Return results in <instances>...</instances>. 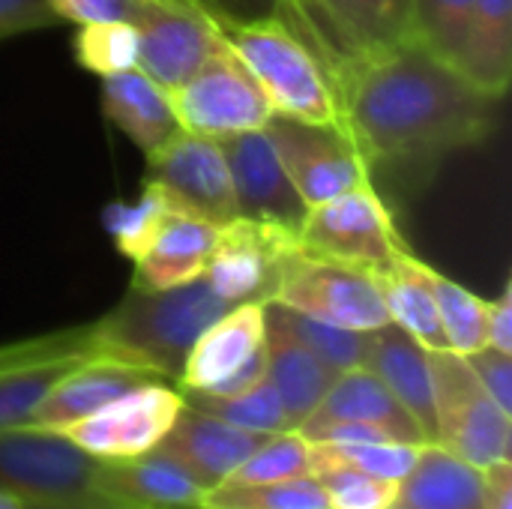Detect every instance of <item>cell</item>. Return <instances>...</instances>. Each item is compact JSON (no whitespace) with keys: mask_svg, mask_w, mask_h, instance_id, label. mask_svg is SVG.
Returning a JSON list of instances; mask_svg holds the SVG:
<instances>
[{"mask_svg":"<svg viewBox=\"0 0 512 509\" xmlns=\"http://www.w3.org/2000/svg\"><path fill=\"white\" fill-rule=\"evenodd\" d=\"M333 96L369 180L408 186L432 177L450 153L486 141L501 108L417 39L354 54L333 75Z\"/></svg>","mask_w":512,"mask_h":509,"instance_id":"1","label":"cell"},{"mask_svg":"<svg viewBox=\"0 0 512 509\" xmlns=\"http://www.w3.org/2000/svg\"><path fill=\"white\" fill-rule=\"evenodd\" d=\"M231 309L207 279H195L165 291L132 288L126 297L102 315L96 339L105 357L153 369L165 381L177 384L195 339Z\"/></svg>","mask_w":512,"mask_h":509,"instance_id":"2","label":"cell"},{"mask_svg":"<svg viewBox=\"0 0 512 509\" xmlns=\"http://www.w3.org/2000/svg\"><path fill=\"white\" fill-rule=\"evenodd\" d=\"M219 30L255 75L276 114L339 123V105L318 57L279 15L252 24H219Z\"/></svg>","mask_w":512,"mask_h":509,"instance_id":"3","label":"cell"},{"mask_svg":"<svg viewBox=\"0 0 512 509\" xmlns=\"http://www.w3.org/2000/svg\"><path fill=\"white\" fill-rule=\"evenodd\" d=\"M435 393V444L486 471L512 462V414L495 405L468 360L456 351H429Z\"/></svg>","mask_w":512,"mask_h":509,"instance_id":"4","label":"cell"},{"mask_svg":"<svg viewBox=\"0 0 512 509\" xmlns=\"http://www.w3.org/2000/svg\"><path fill=\"white\" fill-rule=\"evenodd\" d=\"M102 459L84 453L60 432L15 426L0 429V489L21 501H90L99 495Z\"/></svg>","mask_w":512,"mask_h":509,"instance_id":"5","label":"cell"},{"mask_svg":"<svg viewBox=\"0 0 512 509\" xmlns=\"http://www.w3.org/2000/svg\"><path fill=\"white\" fill-rule=\"evenodd\" d=\"M297 243L309 255L351 264L375 276L384 273L402 249H408L375 183L309 207L297 231Z\"/></svg>","mask_w":512,"mask_h":509,"instance_id":"6","label":"cell"},{"mask_svg":"<svg viewBox=\"0 0 512 509\" xmlns=\"http://www.w3.org/2000/svg\"><path fill=\"white\" fill-rule=\"evenodd\" d=\"M267 303H279L309 318L360 333L378 330L390 321L375 273L318 258L303 249L285 261L276 291Z\"/></svg>","mask_w":512,"mask_h":509,"instance_id":"7","label":"cell"},{"mask_svg":"<svg viewBox=\"0 0 512 509\" xmlns=\"http://www.w3.org/2000/svg\"><path fill=\"white\" fill-rule=\"evenodd\" d=\"M144 189L156 192L177 216H192L216 228L237 219L231 171L216 138L177 132L147 156Z\"/></svg>","mask_w":512,"mask_h":509,"instance_id":"8","label":"cell"},{"mask_svg":"<svg viewBox=\"0 0 512 509\" xmlns=\"http://www.w3.org/2000/svg\"><path fill=\"white\" fill-rule=\"evenodd\" d=\"M168 96L183 132L204 138L264 129L273 114L261 84L228 42L210 54L180 87L168 90Z\"/></svg>","mask_w":512,"mask_h":509,"instance_id":"9","label":"cell"},{"mask_svg":"<svg viewBox=\"0 0 512 509\" xmlns=\"http://www.w3.org/2000/svg\"><path fill=\"white\" fill-rule=\"evenodd\" d=\"M105 357L96 324H75L0 345V429L27 426L36 405L75 369Z\"/></svg>","mask_w":512,"mask_h":509,"instance_id":"10","label":"cell"},{"mask_svg":"<svg viewBox=\"0 0 512 509\" xmlns=\"http://www.w3.org/2000/svg\"><path fill=\"white\" fill-rule=\"evenodd\" d=\"M264 129L306 207H318L372 183L366 162L342 123H309L273 111Z\"/></svg>","mask_w":512,"mask_h":509,"instance_id":"11","label":"cell"},{"mask_svg":"<svg viewBox=\"0 0 512 509\" xmlns=\"http://www.w3.org/2000/svg\"><path fill=\"white\" fill-rule=\"evenodd\" d=\"M132 27L138 36L135 66L162 90L180 87L225 45L216 18L198 0H141Z\"/></svg>","mask_w":512,"mask_h":509,"instance_id":"12","label":"cell"},{"mask_svg":"<svg viewBox=\"0 0 512 509\" xmlns=\"http://www.w3.org/2000/svg\"><path fill=\"white\" fill-rule=\"evenodd\" d=\"M297 249V234L237 216L219 228V240L207 261L204 279L231 306L267 303L276 291L285 261Z\"/></svg>","mask_w":512,"mask_h":509,"instance_id":"13","label":"cell"},{"mask_svg":"<svg viewBox=\"0 0 512 509\" xmlns=\"http://www.w3.org/2000/svg\"><path fill=\"white\" fill-rule=\"evenodd\" d=\"M183 408V393L168 381L144 384L108 402L96 414L60 429L75 447L96 459H132L153 450Z\"/></svg>","mask_w":512,"mask_h":509,"instance_id":"14","label":"cell"},{"mask_svg":"<svg viewBox=\"0 0 512 509\" xmlns=\"http://www.w3.org/2000/svg\"><path fill=\"white\" fill-rule=\"evenodd\" d=\"M216 141L231 171L237 216L297 234L309 207L282 168L267 129L234 132Z\"/></svg>","mask_w":512,"mask_h":509,"instance_id":"15","label":"cell"},{"mask_svg":"<svg viewBox=\"0 0 512 509\" xmlns=\"http://www.w3.org/2000/svg\"><path fill=\"white\" fill-rule=\"evenodd\" d=\"M270 435L246 432L231 423H222L204 411H195L183 402L177 420L165 432V438L147 450L168 462H174L183 474H189L204 492L216 489L249 453H255Z\"/></svg>","mask_w":512,"mask_h":509,"instance_id":"16","label":"cell"},{"mask_svg":"<svg viewBox=\"0 0 512 509\" xmlns=\"http://www.w3.org/2000/svg\"><path fill=\"white\" fill-rule=\"evenodd\" d=\"M159 381H165V378L156 375L153 369L120 363V360H111V357H99V360L75 369L72 375H66L36 405V411L27 420V426L60 432V429H66V426L90 417V414H96L108 402L126 396L129 390H138L144 384H159Z\"/></svg>","mask_w":512,"mask_h":509,"instance_id":"17","label":"cell"},{"mask_svg":"<svg viewBox=\"0 0 512 509\" xmlns=\"http://www.w3.org/2000/svg\"><path fill=\"white\" fill-rule=\"evenodd\" d=\"M363 369H369L414 417L426 444H435V393L429 351L399 324L387 321L384 327L369 330Z\"/></svg>","mask_w":512,"mask_h":509,"instance_id":"18","label":"cell"},{"mask_svg":"<svg viewBox=\"0 0 512 509\" xmlns=\"http://www.w3.org/2000/svg\"><path fill=\"white\" fill-rule=\"evenodd\" d=\"M264 345V303L231 306L192 345L177 390L210 393Z\"/></svg>","mask_w":512,"mask_h":509,"instance_id":"19","label":"cell"},{"mask_svg":"<svg viewBox=\"0 0 512 509\" xmlns=\"http://www.w3.org/2000/svg\"><path fill=\"white\" fill-rule=\"evenodd\" d=\"M327 423H375L390 429L402 444H426L414 417L396 402V396L369 372V369H348L342 372L318 408L294 429L300 435L327 426Z\"/></svg>","mask_w":512,"mask_h":509,"instance_id":"20","label":"cell"},{"mask_svg":"<svg viewBox=\"0 0 512 509\" xmlns=\"http://www.w3.org/2000/svg\"><path fill=\"white\" fill-rule=\"evenodd\" d=\"M102 111L135 147H141L144 156L183 132L168 90H162L138 66L102 78Z\"/></svg>","mask_w":512,"mask_h":509,"instance_id":"21","label":"cell"},{"mask_svg":"<svg viewBox=\"0 0 512 509\" xmlns=\"http://www.w3.org/2000/svg\"><path fill=\"white\" fill-rule=\"evenodd\" d=\"M219 228L192 216L171 213L150 246L135 258L132 288L165 291L204 276L207 261L216 249Z\"/></svg>","mask_w":512,"mask_h":509,"instance_id":"22","label":"cell"},{"mask_svg":"<svg viewBox=\"0 0 512 509\" xmlns=\"http://www.w3.org/2000/svg\"><path fill=\"white\" fill-rule=\"evenodd\" d=\"M99 495L108 504L150 509H195L204 489L174 462L144 453L132 459H102Z\"/></svg>","mask_w":512,"mask_h":509,"instance_id":"23","label":"cell"},{"mask_svg":"<svg viewBox=\"0 0 512 509\" xmlns=\"http://www.w3.org/2000/svg\"><path fill=\"white\" fill-rule=\"evenodd\" d=\"M264 351H267V378L273 381L291 432L318 408L333 381L342 375L315 357L303 342H297L288 330L264 318Z\"/></svg>","mask_w":512,"mask_h":509,"instance_id":"24","label":"cell"},{"mask_svg":"<svg viewBox=\"0 0 512 509\" xmlns=\"http://www.w3.org/2000/svg\"><path fill=\"white\" fill-rule=\"evenodd\" d=\"M396 504L408 509H483V471L438 444H423L399 483Z\"/></svg>","mask_w":512,"mask_h":509,"instance_id":"25","label":"cell"},{"mask_svg":"<svg viewBox=\"0 0 512 509\" xmlns=\"http://www.w3.org/2000/svg\"><path fill=\"white\" fill-rule=\"evenodd\" d=\"M375 279L393 324H399L408 336H414L426 351H450L429 288V264L417 261L408 249H402L396 261Z\"/></svg>","mask_w":512,"mask_h":509,"instance_id":"26","label":"cell"},{"mask_svg":"<svg viewBox=\"0 0 512 509\" xmlns=\"http://www.w3.org/2000/svg\"><path fill=\"white\" fill-rule=\"evenodd\" d=\"M462 75L504 99L512 78V0H474Z\"/></svg>","mask_w":512,"mask_h":509,"instance_id":"27","label":"cell"},{"mask_svg":"<svg viewBox=\"0 0 512 509\" xmlns=\"http://www.w3.org/2000/svg\"><path fill=\"white\" fill-rule=\"evenodd\" d=\"M351 51H378L414 39V0H306Z\"/></svg>","mask_w":512,"mask_h":509,"instance_id":"28","label":"cell"},{"mask_svg":"<svg viewBox=\"0 0 512 509\" xmlns=\"http://www.w3.org/2000/svg\"><path fill=\"white\" fill-rule=\"evenodd\" d=\"M264 318L273 321V324H279L282 330H288L297 342H303L315 357H321L336 372L360 369L363 360H366L369 333L345 330V327H336V324L309 318V315L294 312V309L279 306V303H264Z\"/></svg>","mask_w":512,"mask_h":509,"instance_id":"29","label":"cell"},{"mask_svg":"<svg viewBox=\"0 0 512 509\" xmlns=\"http://www.w3.org/2000/svg\"><path fill=\"white\" fill-rule=\"evenodd\" d=\"M183 402L195 411H204L222 423H231L246 432H264V435H279L291 432L282 399L273 387V381L264 375L252 390L237 393V396H207L198 390H180Z\"/></svg>","mask_w":512,"mask_h":509,"instance_id":"30","label":"cell"},{"mask_svg":"<svg viewBox=\"0 0 512 509\" xmlns=\"http://www.w3.org/2000/svg\"><path fill=\"white\" fill-rule=\"evenodd\" d=\"M423 444H309V477L327 471H360L381 480H396L411 471Z\"/></svg>","mask_w":512,"mask_h":509,"instance_id":"31","label":"cell"},{"mask_svg":"<svg viewBox=\"0 0 512 509\" xmlns=\"http://www.w3.org/2000/svg\"><path fill=\"white\" fill-rule=\"evenodd\" d=\"M195 509H330L327 492L315 477H297L261 486L219 483L204 492Z\"/></svg>","mask_w":512,"mask_h":509,"instance_id":"32","label":"cell"},{"mask_svg":"<svg viewBox=\"0 0 512 509\" xmlns=\"http://www.w3.org/2000/svg\"><path fill=\"white\" fill-rule=\"evenodd\" d=\"M474 0H414L411 3V33L444 63L462 72L468 27Z\"/></svg>","mask_w":512,"mask_h":509,"instance_id":"33","label":"cell"},{"mask_svg":"<svg viewBox=\"0 0 512 509\" xmlns=\"http://www.w3.org/2000/svg\"><path fill=\"white\" fill-rule=\"evenodd\" d=\"M429 288H432L450 351L471 354V351L483 348L486 345V306H489V300H480L474 291L456 285L453 279L441 276L432 267H429Z\"/></svg>","mask_w":512,"mask_h":509,"instance_id":"34","label":"cell"},{"mask_svg":"<svg viewBox=\"0 0 512 509\" xmlns=\"http://www.w3.org/2000/svg\"><path fill=\"white\" fill-rule=\"evenodd\" d=\"M309 477V444L297 432L270 435L255 453H249L222 483L231 486H261Z\"/></svg>","mask_w":512,"mask_h":509,"instance_id":"35","label":"cell"},{"mask_svg":"<svg viewBox=\"0 0 512 509\" xmlns=\"http://www.w3.org/2000/svg\"><path fill=\"white\" fill-rule=\"evenodd\" d=\"M75 60L87 72L105 78L138 63V36L132 24H81L75 33Z\"/></svg>","mask_w":512,"mask_h":509,"instance_id":"36","label":"cell"},{"mask_svg":"<svg viewBox=\"0 0 512 509\" xmlns=\"http://www.w3.org/2000/svg\"><path fill=\"white\" fill-rule=\"evenodd\" d=\"M168 216H171V210L165 207V201L156 192L144 189L135 204L108 207L105 210V228L111 231L120 255L135 261L150 246V240L156 237V231L162 228V222Z\"/></svg>","mask_w":512,"mask_h":509,"instance_id":"37","label":"cell"},{"mask_svg":"<svg viewBox=\"0 0 512 509\" xmlns=\"http://www.w3.org/2000/svg\"><path fill=\"white\" fill-rule=\"evenodd\" d=\"M315 480L324 486L330 509H390L399 498L396 480H381L360 471H327Z\"/></svg>","mask_w":512,"mask_h":509,"instance_id":"38","label":"cell"},{"mask_svg":"<svg viewBox=\"0 0 512 509\" xmlns=\"http://www.w3.org/2000/svg\"><path fill=\"white\" fill-rule=\"evenodd\" d=\"M462 357L468 360V366L477 375V381L483 384V390L495 399V405L512 414V354L483 345Z\"/></svg>","mask_w":512,"mask_h":509,"instance_id":"39","label":"cell"},{"mask_svg":"<svg viewBox=\"0 0 512 509\" xmlns=\"http://www.w3.org/2000/svg\"><path fill=\"white\" fill-rule=\"evenodd\" d=\"M48 6L60 21H72L78 27L81 24H108V21L132 24L141 0H48Z\"/></svg>","mask_w":512,"mask_h":509,"instance_id":"40","label":"cell"},{"mask_svg":"<svg viewBox=\"0 0 512 509\" xmlns=\"http://www.w3.org/2000/svg\"><path fill=\"white\" fill-rule=\"evenodd\" d=\"M60 18L51 12L48 0H0V39L45 30Z\"/></svg>","mask_w":512,"mask_h":509,"instance_id":"41","label":"cell"},{"mask_svg":"<svg viewBox=\"0 0 512 509\" xmlns=\"http://www.w3.org/2000/svg\"><path fill=\"white\" fill-rule=\"evenodd\" d=\"M285 0H198L201 9H207L216 24H252L273 18Z\"/></svg>","mask_w":512,"mask_h":509,"instance_id":"42","label":"cell"},{"mask_svg":"<svg viewBox=\"0 0 512 509\" xmlns=\"http://www.w3.org/2000/svg\"><path fill=\"white\" fill-rule=\"evenodd\" d=\"M486 345L512 354V288L504 285L498 300H489L486 306Z\"/></svg>","mask_w":512,"mask_h":509,"instance_id":"43","label":"cell"},{"mask_svg":"<svg viewBox=\"0 0 512 509\" xmlns=\"http://www.w3.org/2000/svg\"><path fill=\"white\" fill-rule=\"evenodd\" d=\"M483 509H512V462L483 471Z\"/></svg>","mask_w":512,"mask_h":509,"instance_id":"44","label":"cell"},{"mask_svg":"<svg viewBox=\"0 0 512 509\" xmlns=\"http://www.w3.org/2000/svg\"><path fill=\"white\" fill-rule=\"evenodd\" d=\"M24 509H150L132 504H90V501H24Z\"/></svg>","mask_w":512,"mask_h":509,"instance_id":"45","label":"cell"},{"mask_svg":"<svg viewBox=\"0 0 512 509\" xmlns=\"http://www.w3.org/2000/svg\"><path fill=\"white\" fill-rule=\"evenodd\" d=\"M0 509H24V501L12 492H3L0 489Z\"/></svg>","mask_w":512,"mask_h":509,"instance_id":"46","label":"cell"},{"mask_svg":"<svg viewBox=\"0 0 512 509\" xmlns=\"http://www.w3.org/2000/svg\"><path fill=\"white\" fill-rule=\"evenodd\" d=\"M390 509H408V507H399V504H396V507H390Z\"/></svg>","mask_w":512,"mask_h":509,"instance_id":"47","label":"cell"}]
</instances>
